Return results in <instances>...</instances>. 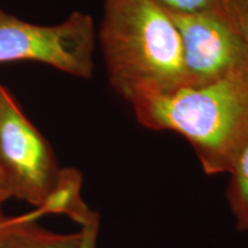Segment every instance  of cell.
<instances>
[{"label": "cell", "instance_id": "obj_1", "mask_svg": "<svg viewBox=\"0 0 248 248\" xmlns=\"http://www.w3.org/2000/svg\"><path fill=\"white\" fill-rule=\"evenodd\" d=\"M99 39L111 88L130 104L188 85L177 27L153 0H105Z\"/></svg>", "mask_w": 248, "mask_h": 248}, {"label": "cell", "instance_id": "obj_2", "mask_svg": "<svg viewBox=\"0 0 248 248\" xmlns=\"http://www.w3.org/2000/svg\"><path fill=\"white\" fill-rule=\"evenodd\" d=\"M142 125L191 144L207 175L228 173L248 137V79L186 85L132 102Z\"/></svg>", "mask_w": 248, "mask_h": 248}, {"label": "cell", "instance_id": "obj_3", "mask_svg": "<svg viewBox=\"0 0 248 248\" xmlns=\"http://www.w3.org/2000/svg\"><path fill=\"white\" fill-rule=\"evenodd\" d=\"M60 172L51 145L0 83V176L11 198L40 208Z\"/></svg>", "mask_w": 248, "mask_h": 248}, {"label": "cell", "instance_id": "obj_4", "mask_svg": "<svg viewBox=\"0 0 248 248\" xmlns=\"http://www.w3.org/2000/svg\"><path fill=\"white\" fill-rule=\"evenodd\" d=\"M94 43V24L88 14L74 12L55 26H39L0 8V63L42 62L89 79L93 74Z\"/></svg>", "mask_w": 248, "mask_h": 248}, {"label": "cell", "instance_id": "obj_5", "mask_svg": "<svg viewBox=\"0 0 248 248\" xmlns=\"http://www.w3.org/2000/svg\"><path fill=\"white\" fill-rule=\"evenodd\" d=\"M182 40L188 85L229 78L248 79V53L233 23L224 14L170 15Z\"/></svg>", "mask_w": 248, "mask_h": 248}, {"label": "cell", "instance_id": "obj_6", "mask_svg": "<svg viewBox=\"0 0 248 248\" xmlns=\"http://www.w3.org/2000/svg\"><path fill=\"white\" fill-rule=\"evenodd\" d=\"M36 212L0 219V248H80L82 231L55 233L37 223Z\"/></svg>", "mask_w": 248, "mask_h": 248}, {"label": "cell", "instance_id": "obj_7", "mask_svg": "<svg viewBox=\"0 0 248 248\" xmlns=\"http://www.w3.org/2000/svg\"><path fill=\"white\" fill-rule=\"evenodd\" d=\"M82 176L76 169H61L57 185L45 203L35 212L39 217L45 214H64L80 228L100 222L99 215L92 212L80 198Z\"/></svg>", "mask_w": 248, "mask_h": 248}, {"label": "cell", "instance_id": "obj_8", "mask_svg": "<svg viewBox=\"0 0 248 248\" xmlns=\"http://www.w3.org/2000/svg\"><path fill=\"white\" fill-rule=\"evenodd\" d=\"M228 186V202L237 230L248 232V137L234 157Z\"/></svg>", "mask_w": 248, "mask_h": 248}, {"label": "cell", "instance_id": "obj_9", "mask_svg": "<svg viewBox=\"0 0 248 248\" xmlns=\"http://www.w3.org/2000/svg\"><path fill=\"white\" fill-rule=\"evenodd\" d=\"M170 15L201 13L224 14L226 0H153Z\"/></svg>", "mask_w": 248, "mask_h": 248}, {"label": "cell", "instance_id": "obj_10", "mask_svg": "<svg viewBox=\"0 0 248 248\" xmlns=\"http://www.w3.org/2000/svg\"><path fill=\"white\" fill-rule=\"evenodd\" d=\"M224 15L239 32L248 53V0H226Z\"/></svg>", "mask_w": 248, "mask_h": 248}, {"label": "cell", "instance_id": "obj_11", "mask_svg": "<svg viewBox=\"0 0 248 248\" xmlns=\"http://www.w3.org/2000/svg\"><path fill=\"white\" fill-rule=\"evenodd\" d=\"M99 226H100V222H95L93 224L80 228L83 235L80 248H97Z\"/></svg>", "mask_w": 248, "mask_h": 248}, {"label": "cell", "instance_id": "obj_12", "mask_svg": "<svg viewBox=\"0 0 248 248\" xmlns=\"http://www.w3.org/2000/svg\"><path fill=\"white\" fill-rule=\"evenodd\" d=\"M9 198H11V195H9L7 187H6L4 181H2L1 176H0V218L4 216V214H2V212H1L2 203H4L6 200H8Z\"/></svg>", "mask_w": 248, "mask_h": 248}, {"label": "cell", "instance_id": "obj_13", "mask_svg": "<svg viewBox=\"0 0 248 248\" xmlns=\"http://www.w3.org/2000/svg\"><path fill=\"white\" fill-rule=\"evenodd\" d=\"M2 217H4V216H2ZM2 217H1V218H2ZM1 218H0V219H1Z\"/></svg>", "mask_w": 248, "mask_h": 248}]
</instances>
